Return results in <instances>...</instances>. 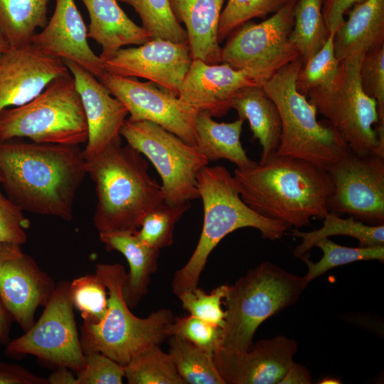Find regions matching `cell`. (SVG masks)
I'll use <instances>...</instances> for the list:
<instances>
[{"mask_svg": "<svg viewBox=\"0 0 384 384\" xmlns=\"http://www.w3.org/2000/svg\"><path fill=\"white\" fill-rule=\"evenodd\" d=\"M86 174V160L78 145L22 139L0 142V183L23 211L72 220Z\"/></svg>", "mask_w": 384, "mask_h": 384, "instance_id": "1", "label": "cell"}, {"mask_svg": "<svg viewBox=\"0 0 384 384\" xmlns=\"http://www.w3.org/2000/svg\"><path fill=\"white\" fill-rule=\"evenodd\" d=\"M242 201L258 215L300 228L323 220L333 183L326 169L311 161L274 152L263 161L234 171Z\"/></svg>", "mask_w": 384, "mask_h": 384, "instance_id": "2", "label": "cell"}, {"mask_svg": "<svg viewBox=\"0 0 384 384\" xmlns=\"http://www.w3.org/2000/svg\"><path fill=\"white\" fill-rule=\"evenodd\" d=\"M86 172L95 186L93 223L99 233L136 232L145 215L164 203L148 161L128 144H112L87 160Z\"/></svg>", "mask_w": 384, "mask_h": 384, "instance_id": "3", "label": "cell"}, {"mask_svg": "<svg viewBox=\"0 0 384 384\" xmlns=\"http://www.w3.org/2000/svg\"><path fill=\"white\" fill-rule=\"evenodd\" d=\"M196 180L203 207V227L191 257L174 273L171 288L176 297L198 287L210 254L228 234L253 228L263 239L273 241L280 240L289 229L252 210L241 198L233 175L225 167L207 165L198 171Z\"/></svg>", "mask_w": 384, "mask_h": 384, "instance_id": "4", "label": "cell"}, {"mask_svg": "<svg viewBox=\"0 0 384 384\" xmlns=\"http://www.w3.org/2000/svg\"><path fill=\"white\" fill-rule=\"evenodd\" d=\"M306 287L303 277L269 261L228 284L220 348L231 353L249 351L259 326L296 303Z\"/></svg>", "mask_w": 384, "mask_h": 384, "instance_id": "5", "label": "cell"}, {"mask_svg": "<svg viewBox=\"0 0 384 384\" xmlns=\"http://www.w3.org/2000/svg\"><path fill=\"white\" fill-rule=\"evenodd\" d=\"M95 274L107 289L108 307L98 324L81 325L84 354L99 351L124 366L142 351L160 346L169 337L168 328L174 319L171 310L162 308L146 318L137 317L131 311L122 295L127 272L121 264L99 263Z\"/></svg>", "mask_w": 384, "mask_h": 384, "instance_id": "6", "label": "cell"}, {"mask_svg": "<svg viewBox=\"0 0 384 384\" xmlns=\"http://www.w3.org/2000/svg\"><path fill=\"white\" fill-rule=\"evenodd\" d=\"M302 65L299 58L262 85L280 115L282 133L276 153L326 169L351 149L329 121L317 120L315 106L297 90L295 79Z\"/></svg>", "mask_w": 384, "mask_h": 384, "instance_id": "7", "label": "cell"}, {"mask_svg": "<svg viewBox=\"0 0 384 384\" xmlns=\"http://www.w3.org/2000/svg\"><path fill=\"white\" fill-rule=\"evenodd\" d=\"M87 124L70 73L52 80L38 95L0 112V142L26 138L37 143L78 145Z\"/></svg>", "mask_w": 384, "mask_h": 384, "instance_id": "8", "label": "cell"}, {"mask_svg": "<svg viewBox=\"0 0 384 384\" xmlns=\"http://www.w3.org/2000/svg\"><path fill=\"white\" fill-rule=\"evenodd\" d=\"M363 57L341 60L332 82L311 90L306 97L353 153L384 157V134L378 135L376 129L379 123L377 102L363 92L360 83Z\"/></svg>", "mask_w": 384, "mask_h": 384, "instance_id": "9", "label": "cell"}, {"mask_svg": "<svg viewBox=\"0 0 384 384\" xmlns=\"http://www.w3.org/2000/svg\"><path fill=\"white\" fill-rule=\"evenodd\" d=\"M120 134L154 165L161 180L164 203L182 204L199 198L196 176L209 161L196 146L149 121L128 118Z\"/></svg>", "mask_w": 384, "mask_h": 384, "instance_id": "10", "label": "cell"}, {"mask_svg": "<svg viewBox=\"0 0 384 384\" xmlns=\"http://www.w3.org/2000/svg\"><path fill=\"white\" fill-rule=\"evenodd\" d=\"M297 0L288 2L259 23L248 21L234 31L221 49V63L251 75L262 85L300 58L289 36Z\"/></svg>", "mask_w": 384, "mask_h": 384, "instance_id": "11", "label": "cell"}, {"mask_svg": "<svg viewBox=\"0 0 384 384\" xmlns=\"http://www.w3.org/2000/svg\"><path fill=\"white\" fill-rule=\"evenodd\" d=\"M5 353L11 357L33 355L49 364L78 373L85 366L80 333L70 296V282L56 284L37 321L22 336L10 340Z\"/></svg>", "mask_w": 384, "mask_h": 384, "instance_id": "12", "label": "cell"}, {"mask_svg": "<svg viewBox=\"0 0 384 384\" xmlns=\"http://www.w3.org/2000/svg\"><path fill=\"white\" fill-rule=\"evenodd\" d=\"M333 183L327 208L370 225L384 223V157L349 150L326 169Z\"/></svg>", "mask_w": 384, "mask_h": 384, "instance_id": "13", "label": "cell"}, {"mask_svg": "<svg viewBox=\"0 0 384 384\" xmlns=\"http://www.w3.org/2000/svg\"><path fill=\"white\" fill-rule=\"evenodd\" d=\"M99 80L127 109L129 119L149 121L196 146L195 119L199 111L168 90L149 81L105 71Z\"/></svg>", "mask_w": 384, "mask_h": 384, "instance_id": "14", "label": "cell"}, {"mask_svg": "<svg viewBox=\"0 0 384 384\" xmlns=\"http://www.w3.org/2000/svg\"><path fill=\"white\" fill-rule=\"evenodd\" d=\"M56 284L21 245L0 243V300L25 332L35 323V313L45 306Z\"/></svg>", "mask_w": 384, "mask_h": 384, "instance_id": "15", "label": "cell"}, {"mask_svg": "<svg viewBox=\"0 0 384 384\" xmlns=\"http://www.w3.org/2000/svg\"><path fill=\"white\" fill-rule=\"evenodd\" d=\"M192 60L188 42L151 38L137 47L119 49L104 61V69L121 76L146 79L178 96Z\"/></svg>", "mask_w": 384, "mask_h": 384, "instance_id": "16", "label": "cell"}, {"mask_svg": "<svg viewBox=\"0 0 384 384\" xmlns=\"http://www.w3.org/2000/svg\"><path fill=\"white\" fill-rule=\"evenodd\" d=\"M69 73L63 60L44 54L31 43L10 47L0 55V112L28 102Z\"/></svg>", "mask_w": 384, "mask_h": 384, "instance_id": "17", "label": "cell"}, {"mask_svg": "<svg viewBox=\"0 0 384 384\" xmlns=\"http://www.w3.org/2000/svg\"><path fill=\"white\" fill-rule=\"evenodd\" d=\"M297 348L295 340L277 335L257 341L247 351L220 348L213 357L225 384H276L294 363Z\"/></svg>", "mask_w": 384, "mask_h": 384, "instance_id": "18", "label": "cell"}, {"mask_svg": "<svg viewBox=\"0 0 384 384\" xmlns=\"http://www.w3.org/2000/svg\"><path fill=\"white\" fill-rule=\"evenodd\" d=\"M63 61L74 79L86 118L88 134L82 154L87 161L122 142L120 130L129 112L97 77L72 61Z\"/></svg>", "mask_w": 384, "mask_h": 384, "instance_id": "19", "label": "cell"}, {"mask_svg": "<svg viewBox=\"0 0 384 384\" xmlns=\"http://www.w3.org/2000/svg\"><path fill=\"white\" fill-rule=\"evenodd\" d=\"M261 85L251 75L227 63L208 64L193 60L179 87L178 98L198 111L220 117L231 110L245 87Z\"/></svg>", "mask_w": 384, "mask_h": 384, "instance_id": "20", "label": "cell"}, {"mask_svg": "<svg viewBox=\"0 0 384 384\" xmlns=\"http://www.w3.org/2000/svg\"><path fill=\"white\" fill-rule=\"evenodd\" d=\"M87 38V28L75 1L55 0L52 16L31 43L44 54L72 61L98 78L105 72L104 63Z\"/></svg>", "mask_w": 384, "mask_h": 384, "instance_id": "21", "label": "cell"}, {"mask_svg": "<svg viewBox=\"0 0 384 384\" xmlns=\"http://www.w3.org/2000/svg\"><path fill=\"white\" fill-rule=\"evenodd\" d=\"M171 10L186 26L193 60L221 63L218 28L224 0H169Z\"/></svg>", "mask_w": 384, "mask_h": 384, "instance_id": "22", "label": "cell"}, {"mask_svg": "<svg viewBox=\"0 0 384 384\" xmlns=\"http://www.w3.org/2000/svg\"><path fill=\"white\" fill-rule=\"evenodd\" d=\"M90 16L87 36L102 47L105 60L127 46L142 45L151 39L150 34L132 21L117 0H81Z\"/></svg>", "mask_w": 384, "mask_h": 384, "instance_id": "23", "label": "cell"}, {"mask_svg": "<svg viewBox=\"0 0 384 384\" xmlns=\"http://www.w3.org/2000/svg\"><path fill=\"white\" fill-rule=\"evenodd\" d=\"M334 36L338 60L363 56L384 46V0H363L348 10Z\"/></svg>", "mask_w": 384, "mask_h": 384, "instance_id": "24", "label": "cell"}, {"mask_svg": "<svg viewBox=\"0 0 384 384\" xmlns=\"http://www.w3.org/2000/svg\"><path fill=\"white\" fill-rule=\"evenodd\" d=\"M99 238L107 251L116 250L126 258L129 271L122 287V295L130 309L137 307L147 294L151 277L158 269L160 250L145 245L135 232L100 233Z\"/></svg>", "mask_w": 384, "mask_h": 384, "instance_id": "25", "label": "cell"}, {"mask_svg": "<svg viewBox=\"0 0 384 384\" xmlns=\"http://www.w3.org/2000/svg\"><path fill=\"white\" fill-rule=\"evenodd\" d=\"M231 109L236 110L238 118L248 121L252 139H257L262 147L259 162L276 152L282 133L280 115L262 85L249 86L240 91Z\"/></svg>", "mask_w": 384, "mask_h": 384, "instance_id": "26", "label": "cell"}, {"mask_svg": "<svg viewBox=\"0 0 384 384\" xmlns=\"http://www.w3.org/2000/svg\"><path fill=\"white\" fill-rule=\"evenodd\" d=\"M244 120L218 122L208 112L199 111L195 119L196 147L208 161L228 160L238 169L252 167L257 162L250 159L244 149L240 135Z\"/></svg>", "mask_w": 384, "mask_h": 384, "instance_id": "27", "label": "cell"}, {"mask_svg": "<svg viewBox=\"0 0 384 384\" xmlns=\"http://www.w3.org/2000/svg\"><path fill=\"white\" fill-rule=\"evenodd\" d=\"M289 235L302 240L293 250L296 257L306 255L317 241L334 235H345L357 240L360 246L384 245V225H370L349 216L343 218L330 212L323 219V225L313 231L302 232L298 228L290 230Z\"/></svg>", "mask_w": 384, "mask_h": 384, "instance_id": "28", "label": "cell"}, {"mask_svg": "<svg viewBox=\"0 0 384 384\" xmlns=\"http://www.w3.org/2000/svg\"><path fill=\"white\" fill-rule=\"evenodd\" d=\"M48 0H0V29L10 47L31 43L47 22Z\"/></svg>", "mask_w": 384, "mask_h": 384, "instance_id": "29", "label": "cell"}, {"mask_svg": "<svg viewBox=\"0 0 384 384\" xmlns=\"http://www.w3.org/2000/svg\"><path fill=\"white\" fill-rule=\"evenodd\" d=\"M293 16L289 38L303 65L323 47L330 34L322 14V1L297 0Z\"/></svg>", "mask_w": 384, "mask_h": 384, "instance_id": "30", "label": "cell"}, {"mask_svg": "<svg viewBox=\"0 0 384 384\" xmlns=\"http://www.w3.org/2000/svg\"><path fill=\"white\" fill-rule=\"evenodd\" d=\"M170 354L184 384H225L213 360V356L188 341L170 336Z\"/></svg>", "mask_w": 384, "mask_h": 384, "instance_id": "31", "label": "cell"}, {"mask_svg": "<svg viewBox=\"0 0 384 384\" xmlns=\"http://www.w3.org/2000/svg\"><path fill=\"white\" fill-rule=\"evenodd\" d=\"M129 384H184L169 353L160 346H152L124 366Z\"/></svg>", "mask_w": 384, "mask_h": 384, "instance_id": "32", "label": "cell"}, {"mask_svg": "<svg viewBox=\"0 0 384 384\" xmlns=\"http://www.w3.org/2000/svg\"><path fill=\"white\" fill-rule=\"evenodd\" d=\"M314 247H319L323 252L320 260L313 262L306 255L301 257L307 267V272L303 276L307 285L317 277L338 266L358 261H384V245L350 247L325 238L317 241Z\"/></svg>", "mask_w": 384, "mask_h": 384, "instance_id": "33", "label": "cell"}, {"mask_svg": "<svg viewBox=\"0 0 384 384\" xmlns=\"http://www.w3.org/2000/svg\"><path fill=\"white\" fill-rule=\"evenodd\" d=\"M130 5L151 38L188 42L187 33L176 18L169 0H117Z\"/></svg>", "mask_w": 384, "mask_h": 384, "instance_id": "34", "label": "cell"}, {"mask_svg": "<svg viewBox=\"0 0 384 384\" xmlns=\"http://www.w3.org/2000/svg\"><path fill=\"white\" fill-rule=\"evenodd\" d=\"M190 207V202L176 205L163 203L145 215L136 235L153 248L161 250L171 245L175 225Z\"/></svg>", "mask_w": 384, "mask_h": 384, "instance_id": "35", "label": "cell"}, {"mask_svg": "<svg viewBox=\"0 0 384 384\" xmlns=\"http://www.w3.org/2000/svg\"><path fill=\"white\" fill-rule=\"evenodd\" d=\"M70 296L84 324H97L105 317L108 307V291L95 273L70 282Z\"/></svg>", "mask_w": 384, "mask_h": 384, "instance_id": "36", "label": "cell"}, {"mask_svg": "<svg viewBox=\"0 0 384 384\" xmlns=\"http://www.w3.org/2000/svg\"><path fill=\"white\" fill-rule=\"evenodd\" d=\"M334 33H330L323 47L304 63L296 79L297 90L306 97L313 90L330 85L336 78L340 62L334 48Z\"/></svg>", "mask_w": 384, "mask_h": 384, "instance_id": "37", "label": "cell"}, {"mask_svg": "<svg viewBox=\"0 0 384 384\" xmlns=\"http://www.w3.org/2000/svg\"><path fill=\"white\" fill-rule=\"evenodd\" d=\"M289 0H228L221 11L218 28L219 43L234 31L255 18H267L283 7Z\"/></svg>", "mask_w": 384, "mask_h": 384, "instance_id": "38", "label": "cell"}, {"mask_svg": "<svg viewBox=\"0 0 384 384\" xmlns=\"http://www.w3.org/2000/svg\"><path fill=\"white\" fill-rule=\"evenodd\" d=\"M168 334L169 337L183 338L212 356L221 347L222 328L191 314L174 317Z\"/></svg>", "mask_w": 384, "mask_h": 384, "instance_id": "39", "label": "cell"}, {"mask_svg": "<svg viewBox=\"0 0 384 384\" xmlns=\"http://www.w3.org/2000/svg\"><path fill=\"white\" fill-rule=\"evenodd\" d=\"M228 284L220 285L210 293L196 287L194 290L181 294L178 297L182 306L191 315L217 325L223 329L225 312L221 304L225 296Z\"/></svg>", "mask_w": 384, "mask_h": 384, "instance_id": "40", "label": "cell"}, {"mask_svg": "<svg viewBox=\"0 0 384 384\" xmlns=\"http://www.w3.org/2000/svg\"><path fill=\"white\" fill-rule=\"evenodd\" d=\"M359 78L363 92L377 102L378 124H384V46L365 53Z\"/></svg>", "mask_w": 384, "mask_h": 384, "instance_id": "41", "label": "cell"}, {"mask_svg": "<svg viewBox=\"0 0 384 384\" xmlns=\"http://www.w3.org/2000/svg\"><path fill=\"white\" fill-rule=\"evenodd\" d=\"M85 366L77 373L78 384H122L124 366L99 351L85 353Z\"/></svg>", "mask_w": 384, "mask_h": 384, "instance_id": "42", "label": "cell"}, {"mask_svg": "<svg viewBox=\"0 0 384 384\" xmlns=\"http://www.w3.org/2000/svg\"><path fill=\"white\" fill-rule=\"evenodd\" d=\"M29 225L23 210L0 191V243L22 245L27 240L26 230Z\"/></svg>", "mask_w": 384, "mask_h": 384, "instance_id": "43", "label": "cell"}, {"mask_svg": "<svg viewBox=\"0 0 384 384\" xmlns=\"http://www.w3.org/2000/svg\"><path fill=\"white\" fill-rule=\"evenodd\" d=\"M322 14L329 33H334L345 21L344 16L363 0H321Z\"/></svg>", "mask_w": 384, "mask_h": 384, "instance_id": "44", "label": "cell"}, {"mask_svg": "<svg viewBox=\"0 0 384 384\" xmlns=\"http://www.w3.org/2000/svg\"><path fill=\"white\" fill-rule=\"evenodd\" d=\"M0 384H48L47 378L16 363L0 362Z\"/></svg>", "mask_w": 384, "mask_h": 384, "instance_id": "45", "label": "cell"}, {"mask_svg": "<svg viewBox=\"0 0 384 384\" xmlns=\"http://www.w3.org/2000/svg\"><path fill=\"white\" fill-rule=\"evenodd\" d=\"M311 375L303 365L293 363L278 384H310Z\"/></svg>", "mask_w": 384, "mask_h": 384, "instance_id": "46", "label": "cell"}, {"mask_svg": "<svg viewBox=\"0 0 384 384\" xmlns=\"http://www.w3.org/2000/svg\"><path fill=\"white\" fill-rule=\"evenodd\" d=\"M48 384H78L77 376L65 366H58L47 378Z\"/></svg>", "mask_w": 384, "mask_h": 384, "instance_id": "47", "label": "cell"}, {"mask_svg": "<svg viewBox=\"0 0 384 384\" xmlns=\"http://www.w3.org/2000/svg\"><path fill=\"white\" fill-rule=\"evenodd\" d=\"M12 319L0 300V344L6 345L10 339Z\"/></svg>", "mask_w": 384, "mask_h": 384, "instance_id": "48", "label": "cell"}, {"mask_svg": "<svg viewBox=\"0 0 384 384\" xmlns=\"http://www.w3.org/2000/svg\"><path fill=\"white\" fill-rule=\"evenodd\" d=\"M9 48L10 46L0 29V55Z\"/></svg>", "mask_w": 384, "mask_h": 384, "instance_id": "49", "label": "cell"}, {"mask_svg": "<svg viewBox=\"0 0 384 384\" xmlns=\"http://www.w3.org/2000/svg\"><path fill=\"white\" fill-rule=\"evenodd\" d=\"M321 383H340V382H336V380L332 379L324 380Z\"/></svg>", "mask_w": 384, "mask_h": 384, "instance_id": "50", "label": "cell"}, {"mask_svg": "<svg viewBox=\"0 0 384 384\" xmlns=\"http://www.w3.org/2000/svg\"><path fill=\"white\" fill-rule=\"evenodd\" d=\"M0 183H1V178H0Z\"/></svg>", "mask_w": 384, "mask_h": 384, "instance_id": "51", "label": "cell"}]
</instances>
